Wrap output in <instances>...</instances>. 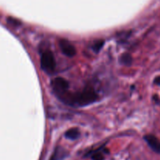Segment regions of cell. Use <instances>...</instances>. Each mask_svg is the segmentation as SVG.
<instances>
[{"label":"cell","mask_w":160,"mask_h":160,"mask_svg":"<svg viewBox=\"0 0 160 160\" xmlns=\"http://www.w3.org/2000/svg\"><path fill=\"white\" fill-rule=\"evenodd\" d=\"M59 98H60L61 100L67 104L71 106L78 105L80 106H84L95 102L98 98V95L93 88H86L84 90L76 94H68L67 92Z\"/></svg>","instance_id":"1"},{"label":"cell","mask_w":160,"mask_h":160,"mask_svg":"<svg viewBox=\"0 0 160 160\" xmlns=\"http://www.w3.org/2000/svg\"><path fill=\"white\" fill-rule=\"evenodd\" d=\"M41 67L46 73H50L56 68V60L51 51H45L41 57Z\"/></svg>","instance_id":"2"},{"label":"cell","mask_w":160,"mask_h":160,"mask_svg":"<svg viewBox=\"0 0 160 160\" xmlns=\"http://www.w3.org/2000/svg\"><path fill=\"white\" fill-rule=\"evenodd\" d=\"M53 90L59 97L67 93L69 88V83L62 78H56L52 82Z\"/></svg>","instance_id":"3"},{"label":"cell","mask_w":160,"mask_h":160,"mask_svg":"<svg viewBox=\"0 0 160 160\" xmlns=\"http://www.w3.org/2000/svg\"><path fill=\"white\" fill-rule=\"evenodd\" d=\"M59 46H60L62 53L65 56H68V57H73L76 55V48L67 40L62 39L59 41Z\"/></svg>","instance_id":"4"},{"label":"cell","mask_w":160,"mask_h":160,"mask_svg":"<svg viewBox=\"0 0 160 160\" xmlns=\"http://www.w3.org/2000/svg\"><path fill=\"white\" fill-rule=\"evenodd\" d=\"M145 140L148 145V146L155 152L160 154V141L156 136L152 134H147L145 136Z\"/></svg>","instance_id":"5"},{"label":"cell","mask_w":160,"mask_h":160,"mask_svg":"<svg viewBox=\"0 0 160 160\" xmlns=\"http://www.w3.org/2000/svg\"><path fill=\"white\" fill-rule=\"evenodd\" d=\"M67 153L62 148L58 147L55 149L52 156H51L50 160H62L67 156Z\"/></svg>","instance_id":"6"},{"label":"cell","mask_w":160,"mask_h":160,"mask_svg":"<svg viewBox=\"0 0 160 160\" xmlns=\"http://www.w3.org/2000/svg\"><path fill=\"white\" fill-rule=\"evenodd\" d=\"M80 131L77 128H71L65 133V137L70 140H76L79 138Z\"/></svg>","instance_id":"7"},{"label":"cell","mask_w":160,"mask_h":160,"mask_svg":"<svg viewBox=\"0 0 160 160\" xmlns=\"http://www.w3.org/2000/svg\"><path fill=\"white\" fill-rule=\"evenodd\" d=\"M120 62L123 65L129 66L132 62V57H131V56L129 53H124L120 57Z\"/></svg>","instance_id":"8"},{"label":"cell","mask_w":160,"mask_h":160,"mask_svg":"<svg viewBox=\"0 0 160 160\" xmlns=\"http://www.w3.org/2000/svg\"><path fill=\"white\" fill-rule=\"evenodd\" d=\"M103 45H104V41L98 40L94 43L92 48H93V50L95 52H98L100 51V49L102 48V47L103 46Z\"/></svg>","instance_id":"9"},{"label":"cell","mask_w":160,"mask_h":160,"mask_svg":"<svg viewBox=\"0 0 160 160\" xmlns=\"http://www.w3.org/2000/svg\"><path fill=\"white\" fill-rule=\"evenodd\" d=\"M92 160H104V156H103L102 153L100 152L99 151H96L95 152L92 153Z\"/></svg>","instance_id":"10"},{"label":"cell","mask_w":160,"mask_h":160,"mask_svg":"<svg viewBox=\"0 0 160 160\" xmlns=\"http://www.w3.org/2000/svg\"><path fill=\"white\" fill-rule=\"evenodd\" d=\"M154 82H155V84H158V85L160 86V76L157 77V78H155Z\"/></svg>","instance_id":"11"}]
</instances>
